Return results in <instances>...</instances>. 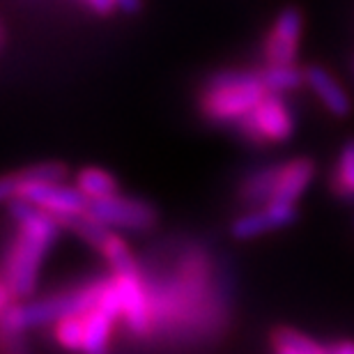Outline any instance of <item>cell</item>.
<instances>
[{"mask_svg":"<svg viewBox=\"0 0 354 354\" xmlns=\"http://www.w3.org/2000/svg\"><path fill=\"white\" fill-rule=\"evenodd\" d=\"M17 225V235L7 246L3 281H0V313L14 301L30 299L37 288L41 260L58 239L60 221L26 201L7 203Z\"/></svg>","mask_w":354,"mask_h":354,"instance_id":"cell-1","label":"cell"},{"mask_svg":"<svg viewBox=\"0 0 354 354\" xmlns=\"http://www.w3.org/2000/svg\"><path fill=\"white\" fill-rule=\"evenodd\" d=\"M265 95L267 88L258 72H221L203 88L198 106L209 122L230 124L242 122Z\"/></svg>","mask_w":354,"mask_h":354,"instance_id":"cell-2","label":"cell"},{"mask_svg":"<svg viewBox=\"0 0 354 354\" xmlns=\"http://www.w3.org/2000/svg\"><path fill=\"white\" fill-rule=\"evenodd\" d=\"M104 281L88 283L76 290H67L62 295L46 297V299H24L14 301L3 310V331L5 334H21L32 327L55 324L67 315H83L95 306L102 295Z\"/></svg>","mask_w":354,"mask_h":354,"instance_id":"cell-3","label":"cell"},{"mask_svg":"<svg viewBox=\"0 0 354 354\" xmlns=\"http://www.w3.org/2000/svg\"><path fill=\"white\" fill-rule=\"evenodd\" d=\"M0 198L5 203L26 201L35 207L44 209L65 225L76 216L88 214L90 201L79 189L69 187L67 182H19L12 173L0 182Z\"/></svg>","mask_w":354,"mask_h":354,"instance_id":"cell-4","label":"cell"},{"mask_svg":"<svg viewBox=\"0 0 354 354\" xmlns=\"http://www.w3.org/2000/svg\"><path fill=\"white\" fill-rule=\"evenodd\" d=\"M239 124L244 138L256 145H279L292 138L295 133V115L286 104V99L276 92H267L253 111Z\"/></svg>","mask_w":354,"mask_h":354,"instance_id":"cell-5","label":"cell"},{"mask_svg":"<svg viewBox=\"0 0 354 354\" xmlns=\"http://www.w3.org/2000/svg\"><path fill=\"white\" fill-rule=\"evenodd\" d=\"M88 214L92 221L102 223L111 230L120 228V230L143 232L154 228L159 221V212L152 203L143 201V198H131L122 194L90 203Z\"/></svg>","mask_w":354,"mask_h":354,"instance_id":"cell-6","label":"cell"},{"mask_svg":"<svg viewBox=\"0 0 354 354\" xmlns=\"http://www.w3.org/2000/svg\"><path fill=\"white\" fill-rule=\"evenodd\" d=\"M304 17L297 7H286L274 19L272 30L265 39V62L267 65H295L299 53Z\"/></svg>","mask_w":354,"mask_h":354,"instance_id":"cell-7","label":"cell"},{"mask_svg":"<svg viewBox=\"0 0 354 354\" xmlns=\"http://www.w3.org/2000/svg\"><path fill=\"white\" fill-rule=\"evenodd\" d=\"M297 221V207L295 205H283V203H267L260 207H251L249 212L232 218L230 223V235L246 242V239L267 235V232L288 228Z\"/></svg>","mask_w":354,"mask_h":354,"instance_id":"cell-8","label":"cell"},{"mask_svg":"<svg viewBox=\"0 0 354 354\" xmlns=\"http://www.w3.org/2000/svg\"><path fill=\"white\" fill-rule=\"evenodd\" d=\"M113 281L122 299V320L136 336H145L150 329V304H147V288L138 274V267L113 272Z\"/></svg>","mask_w":354,"mask_h":354,"instance_id":"cell-9","label":"cell"},{"mask_svg":"<svg viewBox=\"0 0 354 354\" xmlns=\"http://www.w3.org/2000/svg\"><path fill=\"white\" fill-rule=\"evenodd\" d=\"M315 177V164L308 157H297L276 164V189L272 203L297 205Z\"/></svg>","mask_w":354,"mask_h":354,"instance_id":"cell-10","label":"cell"},{"mask_svg":"<svg viewBox=\"0 0 354 354\" xmlns=\"http://www.w3.org/2000/svg\"><path fill=\"white\" fill-rule=\"evenodd\" d=\"M304 79H306V88L313 92L324 109H327L334 118H348L352 113V99L345 92V88L336 81V76L327 72L320 65H310L304 69Z\"/></svg>","mask_w":354,"mask_h":354,"instance_id":"cell-11","label":"cell"},{"mask_svg":"<svg viewBox=\"0 0 354 354\" xmlns=\"http://www.w3.org/2000/svg\"><path fill=\"white\" fill-rule=\"evenodd\" d=\"M74 184L90 203L104 201V198H111V196L120 194L115 177H113L109 171H102V168H97V166H86L83 171L76 173Z\"/></svg>","mask_w":354,"mask_h":354,"instance_id":"cell-12","label":"cell"},{"mask_svg":"<svg viewBox=\"0 0 354 354\" xmlns=\"http://www.w3.org/2000/svg\"><path fill=\"white\" fill-rule=\"evenodd\" d=\"M258 74L263 79L267 92H276V95H286V92L306 86L304 69H299L297 65H267Z\"/></svg>","mask_w":354,"mask_h":354,"instance_id":"cell-13","label":"cell"},{"mask_svg":"<svg viewBox=\"0 0 354 354\" xmlns=\"http://www.w3.org/2000/svg\"><path fill=\"white\" fill-rule=\"evenodd\" d=\"M331 189L341 198H354V138L343 145L336 161V171L331 175Z\"/></svg>","mask_w":354,"mask_h":354,"instance_id":"cell-14","label":"cell"},{"mask_svg":"<svg viewBox=\"0 0 354 354\" xmlns=\"http://www.w3.org/2000/svg\"><path fill=\"white\" fill-rule=\"evenodd\" d=\"M272 345H283L299 354H331V348H324L313 338L304 336L301 331L290 329V327H279L272 334Z\"/></svg>","mask_w":354,"mask_h":354,"instance_id":"cell-15","label":"cell"},{"mask_svg":"<svg viewBox=\"0 0 354 354\" xmlns=\"http://www.w3.org/2000/svg\"><path fill=\"white\" fill-rule=\"evenodd\" d=\"M19 182H67L69 168L60 161H44V164L28 166L24 171L12 173Z\"/></svg>","mask_w":354,"mask_h":354,"instance_id":"cell-16","label":"cell"},{"mask_svg":"<svg viewBox=\"0 0 354 354\" xmlns=\"http://www.w3.org/2000/svg\"><path fill=\"white\" fill-rule=\"evenodd\" d=\"M83 331H86L83 315H67V317H62V320L55 322V341H58L65 350L81 354Z\"/></svg>","mask_w":354,"mask_h":354,"instance_id":"cell-17","label":"cell"},{"mask_svg":"<svg viewBox=\"0 0 354 354\" xmlns=\"http://www.w3.org/2000/svg\"><path fill=\"white\" fill-rule=\"evenodd\" d=\"M88 7L95 14H102V17H106V14H111L113 10H118V3L115 0H83Z\"/></svg>","mask_w":354,"mask_h":354,"instance_id":"cell-18","label":"cell"},{"mask_svg":"<svg viewBox=\"0 0 354 354\" xmlns=\"http://www.w3.org/2000/svg\"><path fill=\"white\" fill-rule=\"evenodd\" d=\"M118 3V10H122V12H127V14H133V12H138L140 10V0H115Z\"/></svg>","mask_w":354,"mask_h":354,"instance_id":"cell-19","label":"cell"},{"mask_svg":"<svg viewBox=\"0 0 354 354\" xmlns=\"http://www.w3.org/2000/svg\"><path fill=\"white\" fill-rule=\"evenodd\" d=\"M331 354H354V341H341L331 348Z\"/></svg>","mask_w":354,"mask_h":354,"instance_id":"cell-20","label":"cell"},{"mask_svg":"<svg viewBox=\"0 0 354 354\" xmlns=\"http://www.w3.org/2000/svg\"><path fill=\"white\" fill-rule=\"evenodd\" d=\"M272 348H274V354H299V352H295L290 348H283V345H272Z\"/></svg>","mask_w":354,"mask_h":354,"instance_id":"cell-21","label":"cell"}]
</instances>
